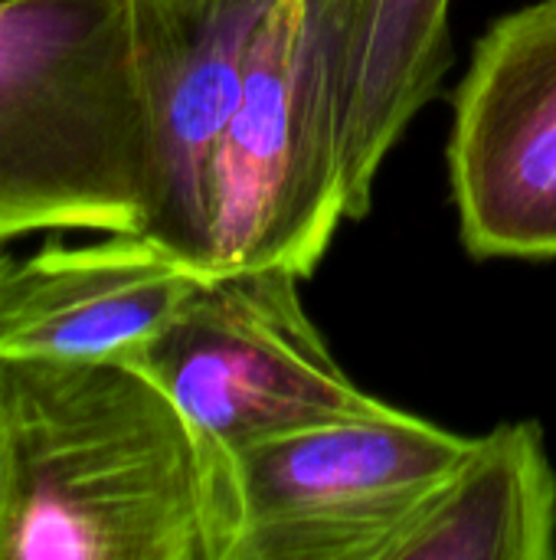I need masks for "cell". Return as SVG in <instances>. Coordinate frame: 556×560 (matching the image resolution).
Masks as SVG:
<instances>
[{
	"label": "cell",
	"instance_id": "6da1fadb",
	"mask_svg": "<svg viewBox=\"0 0 556 560\" xmlns=\"http://www.w3.org/2000/svg\"><path fill=\"white\" fill-rule=\"evenodd\" d=\"M0 410L20 482L7 560H229L233 502L144 368L0 358Z\"/></svg>",
	"mask_w": 556,
	"mask_h": 560
},
{
	"label": "cell",
	"instance_id": "7a4b0ae2",
	"mask_svg": "<svg viewBox=\"0 0 556 560\" xmlns=\"http://www.w3.org/2000/svg\"><path fill=\"white\" fill-rule=\"evenodd\" d=\"M151 194L144 0H0V249L144 233Z\"/></svg>",
	"mask_w": 556,
	"mask_h": 560
},
{
	"label": "cell",
	"instance_id": "3957f363",
	"mask_svg": "<svg viewBox=\"0 0 556 560\" xmlns=\"http://www.w3.org/2000/svg\"><path fill=\"white\" fill-rule=\"evenodd\" d=\"M298 282L301 276L285 266L206 272L157 338L131 358L180 407L229 502L233 459L242 450L387 404L334 361L301 305Z\"/></svg>",
	"mask_w": 556,
	"mask_h": 560
},
{
	"label": "cell",
	"instance_id": "277c9868",
	"mask_svg": "<svg viewBox=\"0 0 556 560\" xmlns=\"http://www.w3.org/2000/svg\"><path fill=\"white\" fill-rule=\"evenodd\" d=\"M344 213L328 79V0H272L213 174L210 272H315Z\"/></svg>",
	"mask_w": 556,
	"mask_h": 560
},
{
	"label": "cell",
	"instance_id": "5b68a950",
	"mask_svg": "<svg viewBox=\"0 0 556 560\" xmlns=\"http://www.w3.org/2000/svg\"><path fill=\"white\" fill-rule=\"evenodd\" d=\"M469 440L383 404L242 450L229 560H383Z\"/></svg>",
	"mask_w": 556,
	"mask_h": 560
},
{
	"label": "cell",
	"instance_id": "8992f818",
	"mask_svg": "<svg viewBox=\"0 0 556 560\" xmlns=\"http://www.w3.org/2000/svg\"><path fill=\"white\" fill-rule=\"evenodd\" d=\"M449 174L478 259L556 256V0L488 26L456 89Z\"/></svg>",
	"mask_w": 556,
	"mask_h": 560
},
{
	"label": "cell",
	"instance_id": "52a82bcc",
	"mask_svg": "<svg viewBox=\"0 0 556 560\" xmlns=\"http://www.w3.org/2000/svg\"><path fill=\"white\" fill-rule=\"evenodd\" d=\"M46 233L0 256V358L131 361L206 276L147 233L69 243Z\"/></svg>",
	"mask_w": 556,
	"mask_h": 560
},
{
	"label": "cell",
	"instance_id": "ba28073f",
	"mask_svg": "<svg viewBox=\"0 0 556 560\" xmlns=\"http://www.w3.org/2000/svg\"><path fill=\"white\" fill-rule=\"evenodd\" d=\"M272 0H144L154 194L147 236L210 272L213 174Z\"/></svg>",
	"mask_w": 556,
	"mask_h": 560
},
{
	"label": "cell",
	"instance_id": "9c48e42d",
	"mask_svg": "<svg viewBox=\"0 0 556 560\" xmlns=\"http://www.w3.org/2000/svg\"><path fill=\"white\" fill-rule=\"evenodd\" d=\"M452 0H328V79L347 220L374 203L377 174L413 115L442 89Z\"/></svg>",
	"mask_w": 556,
	"mask_h": 560
},
{
	"label": "cell",
	"instance_id": "30bf717a",
	"mask_svg": "<svg viewBox=\"0 0 556 560\" xmlns=\"http://www.w3.org/2000/svg\"><path fill=\"white\" fill-rule=\"evenodd\" d=\"M556 472L541 423L472 436L383 560H554Z\"/></svg>",
	"mask_w": 556,
	"mask_h": 560
},
{
	"label": "cell",
	"instance_id": "8fae6325",
	"mask_svg": "<svg viewBox=\"0 0 556 560\" xmlns=\"http://www.w3.org/2000/svg\"><path fill=\"white\" fill-rule=\"evenodd\" d=\"M16 502H20V482H16V453L13 436L0 410V560L10 555V538L16 525Z\"/></svg>",
	"mask_w": 556,
	"mask_h": 560
},
{
	"label": "cell",
	"instance_id": "7c38bea8",
	"mask_svg": "<svg viewBox=\"0 0 556 560\" xmlns=\"http://www.w3.org/2000/svg\"><path fill=\"white\" fill-rule=\"evenodd\" d=\"M0 256H3V249H0Z\"/></svg>",
	"mask_w": 556,
	"mask_h": 560
}]
</instances>
